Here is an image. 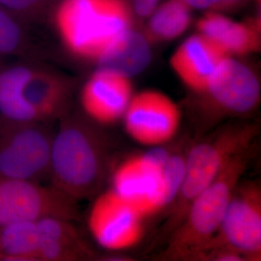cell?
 Segmentation results:
<instances>
[{
  "label": "cell",
  "mask_w": 261,
  "mask_h": 261,
  "mask_svg": "<svg viewBox=\"0 0 261 261\" xmlns=\"http://www.w3.org/2000/svg\"><path fill=\"white\" fill-rule=\"evenodd\" d=\"M63 118L51 142V185L76 201L92 198L107 176V141L88 118Z\"/></svg>",
  "instance_id": "6da1fadb"
},
{
  "label": "cell",
  "mask_w": 261,
  "mask_h": 261,
  "mask_svg": "<svg viewBox=\"0 0 261 261\" xmlns=\"http://www.w3.org/2000/svg\"><path fill=\"white\" fill-rule=\"evenodd\" d=\"M53 23L67 53L96 64L134 27L135 17L126 0H59Z\"/></svg>",
  "instance_id": "7a4b0ae2"
},
{
  "label": "cell",
  "mask_w": 261,
  "mask_h": 261,
  "mask_svg": "<svg viewBox=\"0 0 261 261\" xmlns=\"http://www.w3.org/2000/svg\"><path fill=\"white\" fill-rule=\"evenodd\" d=\"M258 132L256 123H230L190 146L185 154L181 185L166 211L157 243L166 241L181 224L192 201L216 179L227 163L236 154L255 145Z\"/></svg>",
  "instance_id": "3957f363"
},
{
  "label": "cell",
  "mask_w": 261,
  "mask_h": 261,
  "mask_svg": "<svg viewBox=\"0 0 261 261\" xmlns=\"http://www.w3.org/2000/svg\"><path fill=\"white\" fill-rule=\"evenodd\" d=\"M255 144L236 154L219 176L190 204L185 217L166 241L164 260H199L217 233L235 187L255 154Z\"/></svg>",
  "instance_id": "277c9868"
},
{
  "label": "cell",
  "mask_w": 261,
  "mask_h": 261,
  "mask_svg": "<svg viewBox=\"0 0 261 261\" xmlns=\"http://www.w3.org/2000/svg\"><path fill=\"white\" fill-rule=\"evenodd\" d=\"M165 147L128 156L111 174V188L146 219L167 211L181 185L186 152Z\"/></svg>",
  "instance_id": "5b68a950"
},
{
  "label": "cell",
  "mask_w": 261,
  "mask_h": 261,
  "mask_svg": "<svg viewBox=\"0 0 261 261\" xmlns=\"http://www.w3.org/2000/svg\"><path fill=\"white\" fill-rule=\"evenodd\" d=\"M70 84L59 73L28 63L0 70V116L8 123H35L65 116Z\"/></svg>",
  "instance_id": "8992f818"
},
{
  "label": "cell",
  "mask_w": 261,
  "mask_h": 261,
  "mask_svg": "<svg viewBox=\"0 0 261 261\" xmlns=\"http://www.w3.org/2000/svg\"><path fill=\"white\" fill-rule=\"evenodd\" d=\"M198 111L207 119L206 126L225 118L251 114L260 102L261 87L257 73L239 58L228 56L220 63L205 90L199 95Z\"/></svg>",
  "instance_id": "52a82bcc"
},
{
  "label": "cell",
  "mask_w": 261,
  "mask_h": 261,
  "mask_svg": "<svg viewBox=\"0 0 261 261\" xmlns=\"http://www.w3.org/2000/svg\"><path fill=\"white\" fill-rule=\"evenodd\" d=\"M217 249L238 252L246 260H260L261 185L257 180L239 182L217 233L199 260L206 252Z\"/></svg>",
  "instance_id": "ba28073f"
},
{
  "label": "cell",
  "mask_w": 261,
  "mask_h": 261,
  "mask_svg": "<svg viewBox=\"0 0 261 261\" xmlns=\"http://www.w3.org/2000/svg\"><path fill=\"white\" fill-rule=\"evenodd\" d=\"M78 201L56 187L0 175V227L46 218L78 219Z\"/></svg>",
  "instance_id": "9c48e42d"
},
{
  "label": "cell",
  "mask_w": 261,
  "mask_h": 261,
  "mask_svg": "<svg viewBox=\"0 0 261 261\" xmlns=\"http://www.w3.org/2000/svg\"><path fill=\"white\" fill-rule=\"evenodd\" d=\"M53 138L42 122L6 123L0 134V175L39 183L49 177Z\"/></svg>",
  "instance_id": "30bf717a"
},
{
  "label": "cell",
  "mask_w": 261,
  "mask_h": 261,
  "mask_svg": "<svg viewBox=\"0 0 261 261\" xmlns=\"http://www.w3.org/2000/svg\"><path fill=\"white\" fill-rule=\"evenodd\" d=\"M127 135L139 145H167L177 135L181 111L167 94L155 89L134 94L121 120Z\"/></svg>",
  "instance_id": "8fae6325"
},
{
  "label": "cell",
  "mask_w": 261,
  "mask_h": 261,
  "mask_svg": "<svg viewBox=\"0 0 261 261\" xmlns=\"http://www.w3.org/2000/svg\"><path fill=\"white\" fill-rule=\"evenodd\" d=\"M94 198L87 217L94 241L113 252L137 246L145 235V216L111 188Z\"/></svg>",
  "instance_id": "7c38bea8"
},
{
  "label": "cell",
  "mask_w": 261,
  "mask_h": 261,
  "mask_svg": "<svg viewBox=\"0 0 261 261\" xmlns=\"http://www.w3.org/2000/svg\"><path fill=\"white\" fill-rule=\"evenodd\" d=\"M134 94L130 78L97 68L82 87L80 104L89 121L110 126L121 121Z\"/></svg>",
  "instance_id": "4fadbf2b"
},
{
  "label": "cell",
  "mask_w": 261,
  "mask_h": 261,
  "mask_svg": "<svg viewBox=\"0 0 261 261\" xmlns=\"http://www.w3.org/2000/svg\"><path fill=\"white\" fill-rule=\"evenodd\" d=\"M228 57L219 45L200 33L185 39L170 59L178 80L197 96L203 93L215 70Z\"/></svg>",
  "instance_id": "5bb4252c"
},
{
  "label": "cell",
  "mask_w": 261,
  "mask_h": 261,
  "mask_svg": "<svg viewBox=\"0 0 261 261\" xmlns=\"http://www.w3.org/2000/svg\"><path fill=\"white\" fill-rule=\"evenodd\" d=\"M197 33L222 48L228 56L242 58L260 49L258 19L238 21L219 12H206L196 24Z\"/></svg>",
  "instance_id": "9a60e30c"
},
{
  "label": "cell",
  "mask_w": 261,
  "mask_h": 261,
  "mask_svg": "<svg viewBox=\"0 0 261 261\" xmlns=\"http://www.w3.org/2000/svg\"><path fill=\"white\" fill-rule=\"evenodd\" d=\"M150 42L144 32L132 27L96 63L97 68L113 70L130 79L140 74L152 61Z\"/></svg>",
  "instance_id": "2e32d148"
},
{
  "label": "cell",
  "mask_w": 261,
  "mask_h": 261,
  "mask_svg": "<svg viewBox=\"0 0 261 261\" xmlns=\"http://www.w3.org/2000/svg\"><path fill=\"white\" fill-rule=\"evenodd\" d=\"M192 22V9L181 0L160 3L147 19L145 33L150 42H169L181 37Z\"/></svg>",
  "instance_id": "e0dca14e"
},
{
  "label": "cell",
  "mask_w": 261,
  "mask_h": 261,
  "mask_svg": "<svg viewBox=\"0 0 261 261\" xmlns=\"http://www.w3.org/2000/svg\"><path fill=\"white\" fill-rule=\"evenodd\" d=\"M41 235L37 221H19L0 227V260H39Z\"/></svg>",
  "instance_id": "ac0fdd59"
},
{
  "label": "cell",
  "mask_w": 261,
  "mask_h": 261,
  "mask_svg": "<svg viewBox=\"0 0 261 261\" xmlns=\"http://www.w3.org/2000/svg\"><path fill=\"white\" fill-rule=\"evenodd\" d=\"M20 20L0 6V56H14L25 48Z\"/></svg>",
  "instance_id": "d6986e66"
},
{
  "label": "cell",
  "mask_w": 261,
  "mask_h": 261,
  "mask_svg": "<svg viewBox=\"0 0 261 261\" xmlns=\"http://www.w3.org/2000/svg\"><path fill=\"white\" fill-rule=\"evenodd\" d=\"M41 238L72 247L87 246L70 220L46 218L37 221Z\"/></svg>",
  "instance_id": "ffe728a7"
},
{
  "label": "cell",
  "mask_w": 261,
  "mask_h": 261,
  "mask_svg": "<svg viewBox=\"0 0 261 261\" xmlns=\"http://www.w3.org/2000/svg\"><path fill=\"white\" fill-rule=\"evenodd\" d=\"M55 0H0V6L20 20L44 14Z\"/></svg>",
  "instance_id": "44dd1931"
},
{
  "label": "cell",
  "mask_w": 261,
  "mask_h": 261,
  "mask_svg": "<svg viewBox=\"0 0 261 261\" xmlns=\"http://www.w3.org/2000/svg\"><path fill=\"white\" fill-rule=\"evenodd\" d=\"M191 9L219 12L235 8L244 0H181Z\"/></svg>",
  "instance_id": "7402d4cb"
},
{
  "label": "cell",
  "mask_w": 261,
  "mask_h": 261,
  "mask_svg": "<svg viewBox=\"0 0 261 261\" xmlns=\"http://www.w3.org/2000/svg\"><path fill=\"white\" fill-rule=\"evenodd\" d=\"M135 18L147 20L160 4V0H126Z\"/></svg>",
  "instance_id": "603a6c76"
}]
</instances>
